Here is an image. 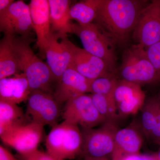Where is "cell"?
I'll list each match as a JSON object with an SVG mask.
<instances>
[{"instance_id": "1", "label": "cell", "mask_w": 160, "mask_h": 160, "mask_svg": "<svg viewBox=\"0 0 160 160\" xmlns=\"http://www.w3.org/2000/svg\"><path fill=\"white\" fill-rule=\"evenodd\" d=\"M148 5V1L142 0H102L95 23L115 44H123Z\"/></svg>"}, {"instance_id": "2", "label": "cell", "mask_w": 160, "mask_h": 160, "mask_svg": "<svg viewBox=\"0 0 160 160\" xmlns=\"http://www.w3.org/2000/svg\"><path fill=\"white\" fill-rule=\"evenodd\" d=\"M30 36H14L12 45L20 71L24 73L31 90H38L53 94L52 84L55 82L49 66L38 57L31 47Z\"/></svg>"}, {"instance_id": "3", "label": "cell", "mask_w": 160, "mask_h": 160, "mask_svg": "<svg viewBox=\"0 0 160 160\" xmlns=\"http://www.w3.org/2000/svg\"><path fill=\"white\" fill-rule=\"evenodd\" d=\"M83 136L79 126L64 121L52 128L46 137L49 154L61 159H73L82 153Z\"/></svg>"}, {"instance_id": "4", "label": "cell", "mask_w": 160, "mask_h": 160, "mask_svg": "<svg viewBox=\"0 0 160 160\" xmlns=\"http://www.w3.org/2000/svg\"><path fill=\"white\" fill-rule=\"evenodd\" d=\"M120 70L122 79L141 86L160 82V75L149 61L146 49L139 44L125 51Z\"/></svg>"}, {"instance_id": "5", "label": "cell", "mask_w": 160, "mask_h": 160, "mask_svg": "<svg viewBox=\"0 0 160 160\" xmlns=\"http://www.w3.org/2000/svg\"><path fill=\"white\" fill-rule=\"evenodd\" d=\"M73 33L79 38L83 49L104 60L115 72L118 60L115 43L97 24L73 23Z\"/></svg>"}, {"instance_id": "6", "label": "cell", "mask_w": 160, "mask_h": 160, "mask_svg": "<svg viewBox=\"0 0 160 160\" xmlns=\"http://www.w3.org/2000/svg\"><path fill=\"white\" fill-rule=\"evenodd\" d=\"M118 130L115 121H106L98 129H82L84 157L108 158L113 153Z\"/></svg>"}, {"instance_id": "7", "label": "cell", "mask_w": 160, "mask_h": 160, "mask_svg": "<svg viewBox=\"0 0 160 160\" xmlns=\"http://www.w3.org/2000/svg\"><path fill=\"white\" fill-rule=\"evenodd\" d=\"M43 132L44 126L28 121L9 127L0 133V137L4 144L18 154H25L38 149Z\"/></svg>"}, {"instance_id": "8", "label": "cell", "mask_w": 160, "mask_h": 160, "mask_svg": "<svg viewBox=\"0 0 160 160\" xmlns=\"http://www.w3.org/2000/svg\"><path fill=\"white\" fill-rule=\"evenodd\" d=\"M26 115L30 122L52 127L57 124L62 115L59 103L53 95L41 90H32L27 100Z\"/></svg>"}, {"instance_id": "9", "label": "cell", "mask_w": 160, "mask_h": 160, "mask_svg": "<svg viewBox=\"0 0 160 160\" xmlns=\"http://www.w3.org/2000/svg\"><path fill=\"white\" fill-rule=\"evenodd\" d=\"M75 46L68 38V34L52 32L45 48V56L57 82L71 66Z\"/></svg>"}, {"instance_id": "10", "label": "cell", "mask_w": 160, "mask_h": 160, "mask_svg": "<svg viewBox=\"0 0 160 160\" xmlns=\"http://www.w3.org/2000/svg\"><path fill=\"white\" fill-rule=\"evenodd\" d=\"M62 116L64 121L81 126L82 129H92L106 122L95 107L90 95L86 94L66 102Z\"/></svg>"}, {"instance_id": "11", "label": "cell", "mask_w": 160, "mask_h": 160, "mask_svg": "<svg viewBox=\"0 0 160 160\" xmlns=\"http://www.w3.org/2000/svg\"><path fill=\"white\" fill-rule=\"evenodd\" d=\"M32 28L29 5L14 1L6 10L0 12V30L13 36H30Z\"/></svg>"}, {"instance_id": "12", "label": "cell", "mask_w": 160, "mask_h": 160, "mask_svg": "<svg viewBox=\"0 0 160 160\" xmlns=\"http://www.w3.org/2000/svg\"><path fill=\"white\" fill-rule=\"evenodd\" d=\"M133 38L145 49L160 41V0H154L141 12Z\"/></svg>"}, {"instance_id": "13", "label": "cell", "mask_w": 160, "mask_h": 160, "mask_svg": "<svg viewBox=\"0 0 160 160\" xmlns=\"http://www.w3.org/2000/svg\"><path fill=\"white\" fill-rule=\"evenodd\" d=\"M146 95L141 85L124 80H118L114 92L118 114L133 115L142 108Z\"/></svg>"}, {"instance_id": "14", "label": "cell", "mask_w": 160, "mask_h": 160, "mask_svg": "<svg viewBox=\"0 0 160 160\" xmlns=\"http://www.w3.org/2000/svg\"><path fill=\"white\" fill-rule=\"evenodd\" d=\"M90 81L72 68L64 72L56 85L53 96L60 104L90 92Z\"/></svg>"}, {"instance_id": "15", "label": "cell", "mask_w": 160, "mask_h": 160, "mask_svg": "<svg viewBox=\"0 0 160 160\" xmlns=\"http://www.w3.org/2000/svg\"><path fill=\"white\" fill-rule=\"evenodd\" d=\"M32 28L37 36V45L42 56L52 34L49 0H31L29 4Z\"/></svg>"}, {"instance_id": "16", "label": "cell", "mask_w": 160, "mask_h": 160, "mask_svg": "<svg viewBox=\"0 0 160 160\" xmlns=\"http://www.w3.org/2000/svg\"><path fill=\"white\" fill-rule=\"evenodd\" d=\"M70 68L90 81L114 73L104 60L76 46Z\"/></svg>"}, {"instance_id": "17", "label": "cell", "mask_w": 160, "mask_h": 160, "mask_svg": "<svg viewBox=\"0 0 160 160\" xmlns=\"http://www.w3.org/2000/svg\"><path fill=\"white\" fill-rule=\"evenodd\" d=\"M143 142L142 135L133 123L126 128L118 129L115 137L112 160H121L139 154Z\"/></svg>"}, {"instance_id": "18", "label": "cell", "mask_w": 160, "mask_h": 160, "mask_svg": "<svg viewBox=\"0 0 160 160\" xmlns=\"http://www.w3.org/2000/svg\"><path fill=\"white\" fill-rule=\"evenodd\" d=\"M31 91L24 73L0 80V101L18 105L27 101Z\"/></svg>"}, {"instance_id": "19", "label": "cell", "mask_w": 160, "mask_h": 160, "mask_svg": "<svg viewBox=\"0 0 160 160\" xmlns=\"http://www.w3.org/2000/svg\"><path fill=\"white\" fill-rule=\"evenodd\" d=\"M52 32L68 34L73 33V23L70 15L69 0H49Z\"/></svg>"}, {"instance_id": "20", "label": "cell", "mask_w": 160, "mask_h": 160, "mask_svg": "<svg viewBox=\"0 0 160 160\" xmlns=\"http://www.w3.org/2000/svg\"><path fill=\"white\" fill-rule=\"evenodd\" d=\"M10 35L4 34L0 42V80L20 73L17 57Z\"/></svg>"}, {"instance_id": "21", "label": "cell", "mask_w": 160, "mask_h": 160, "mask_svg": "<svg viewBox=\"0 0 160 160\" xmlns=\"http://www.w3.org/2000/svg\"><path fill=\"white\" fill-rule=\"evenodd\" d=\"M102 0H86L76 3L70 7L71 20L78 24L88 25L93 23L96 18L98 9Z\"/></svg>"}, {"instance_id": "22", "label": "cell", "mask_w": 160, "mask_h": 160, "mask_svg": "<svg viewBox=\"0 0 160 160\" xmlns=\"http://www.w3.org/2000/svg\"><path fill=\"white\" fill-rule=\"evenodd\" d=\"M29 121L17 104L0 101V133L6 129Z\"/></svg>"}, {"instance_id": "23", "label": "cell", "mask_w": 160, "mask_h": 160, "mask_svg": "<svg viewBox=\"0 0 160 160\" xmlns=\"http://www.w3.org/2000/svg\"><path fill=\"white\" fill-rule=\"evenodd\" d=\"M160 97L152 98L146 101L142 109V130L147 138L150 137L157 122Z\"/></svg>"}, {"instance_id": "24", "label": "cell", "mask_w": 160, "mask_h": 160, "mask_svg": "<svg viewBox=\"0 0 160 160\" xmlns=\"http://www.w3.org/2000/svg\"><path fill=\"white\" fill-rule=\"evenodd\" d=\"M90 96L95 107L106 121L116 120L119 115L114 97H110L98 94H91Z\"/></svg>"}, {"instance_id": "25", "label": "cell", "mask_w": 160, "mask_h": 160, "mask_svg": "<svg viewBox=\"0 0 160 160\" xmlns=\"http://www.w3.org/2000/svg\"><path fill=\"white\" fill-rule=\"evenodd\" d=\"M118 80L114 73H111L92 80L90 83L91 94L114 97V92Z\"/></svg>"}, {"instance_id": "26", "label": "cell", "mask_w": 160, "mask_h": 160, "mask_svg": "<svg viewBox=\"0 0 160 160\" xmlns=\"http://www.w3.org/2000/svg\"><path fill=\"white\" fill-rule=\"evenodd\" d=\"M147 56L160 75V41L146 49Z\"/></svg>"}, {"instance_id": "27", "label": "cell", "mask_w": 160, "mask_h": 160, "mask_svg": "<svg viewBox=\"0 0 160 160\" xmlns=\"http://www.w3.org/2000/svg\"><path fill=\"white\" fill-rule=\"evenodd\" d=\"M20 160H63L38 149L25 154H18Z\"/></svg>"}, {"instance_id": "28", "label": "cell", "mask_w": 160, "mask_h": 160, "mask_svg": "<svg viewBox=\"0 0 160 160\" xmlns=\"http://www.w3.org/2000/svg\"><path fill=\"white\" fill-rule=\"evenodd\" d=\"M149 138L158 145L160 144V105L158 111L156 124L152 131Z\"/></svg>"}, {"instance_id": "29", "label": "cell", "mask_w": 160, "mask_h": 160, "mask_svg": "<svg viewBox=\"0 0 160 160\" xmlns=\"http://www.w3.org/2000/svg\"><path fill=\"white\" fill-rule=\"evenodd\" d=\"M0 160H18L8 149L4 146H0Z\"/></svg>"}, {"instance_id": "30", "label": "cell", "mask_w": 160, "mask_h": 160, "mask_svg": "<svg viewBox=\"0 0 160 160\" xmlns=\"http://www.w3.org/2000/svg\"><path fill=\"white\" fill-rule=\"evenodd\" d=\"M14 1L13 0H0V12L4 11L9 8Z\"/></svg>"}, {"instance_id": "31", "label": "cell", "mask_w": 160, "mask_h": 160, "mask_svg": "<svg viewBox=\"0 0 160 160\" xmlns=\"http://www.w3.org/2000/svg\"><path fill=\"white\" fill-rule=\"evenodd\" d=\"M84 160H109L108 158H94L91 157H84Z\"/></svg>"}, {"instance_id": "32", "label": "cell", "mask_w": 160, "mask_h": 160, "mask_svg": "<svg viewBox=\"0 0 160 160\" xmlns=\"http://www.w3.org/2000/svg\"><path fill=\"white\" fill-rule=\"evenodd\" d=\"M152 156H153V158H154L155 160H160V146L158 151L155 154Z\"/></svg>"}, {"instance_id": "33", "label": "cell", "mask_w": 160, "mask_h": 160, "mask_svg": "<svg viewBox=\"0 0 160 160\" xmlns=\"http://www.w3.org/2000/svg\"><path fill=\"white\" fill-rule=\"evenodd\" d=\"M159 146H160V144H159Z\"/></svg>"}]
</instances>
